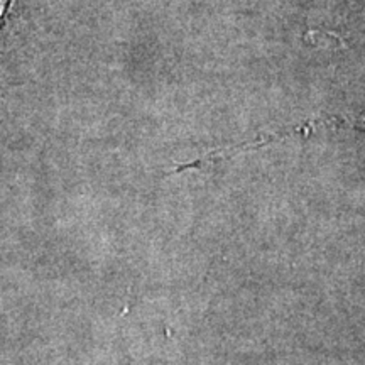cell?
<instances>
[{
	"mask_svg": "<svg viewBox=\"0 0 365 365\" xmlns=\"http://www.w3.org/2000/svg\"><path fill=\"white\" fill-rule=\"evenodd\" d=\"M355 125L357 127H362V129H365V112L360 115L357 120H355Z\"/></svg>",
	"mask_w": 365,
	"mask_h": 365,
	"instance_id": "1",
	"label": "cell"
}]
</instances>
